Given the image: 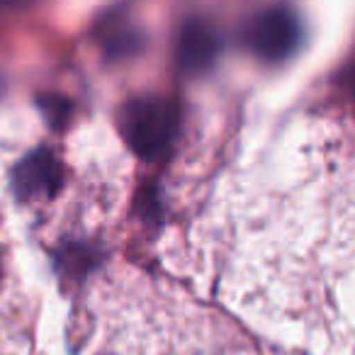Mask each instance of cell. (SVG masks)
I'll list each match as a JSON object with an SVG mask.
<instances>
[{
  "label": "cell",
  "instance_id": "6da1fadb",
  "mask_svg": "<svg viewBox=\"0 0 355 355\" xmlns=\"http://www.w3.org/2000/svg\"><path fill=\"white\" fill-rule=\"evenodd\" d=\"M122 137L132 151L153 158L171 144L178 127V114L163 98H137L122 110Z\"/></svg>",
  "mask_w": 355,
  "mask_h": 355
},
{
  "label": "cell",
  "instance_id": "277c9868",
  "mask_svg": "<svg viewBox=\"0 0 355 355\" xmlns=\"http://www.w3.org/2000/svg\"><path fill=\"white\" fill-rule=\"evenodd\" d=\"M219 51V35L209 22L193 20L183 27L178 56L185 71H202L214 61Z\"/></svg>",
  "mask_w": 355,
  "mask_h": 355
},
{
  "label": "cell",
  "instance_id": "7a4b0ae2",
  "mask_svg": "<svg viewBox=\"0 0 355 355\" xmlns=\"http://www.w3.org/2000/svg\"><path fill=\"white\" fill-rule=\"evenodd\" d=\"M248 49L263 61H285L297 51L302 40L300 17L290 6H275L256 15L246 27Z\"/></svg>",
  "mask_w": 355,
  "mask_h": 355
},
{
  "label": "cell",
  "instance_id": "3957f363",
  "mask_svg": "<svg viewBox=\"0 0 355 355\" xmlns=\"http://www.w3.org/2000/svg\"><path fill=\"white\" fill-rule=\"evenodd\" d=\"M61 178L59 161L49 151H35L17 166L12 188L22 198H40L44 193H51Z\"/></svg>",
  "mask_w": 355,
  "mask_h": 355
},
{
  "label": "cell",
  "instance_id": "5b68a950",
  "mask_svg": "<svg viewBox=\"0 0 355 355\" xmlns=\"http://www.w3.org/2000/svg\"><path fill=\"white\" fill-rule=\"evenodd\" d=\"M0 277H3V253H0Z\"/></svg>",
  "mask_w": 355,
  "mask_h": 355
}]
</instances>
